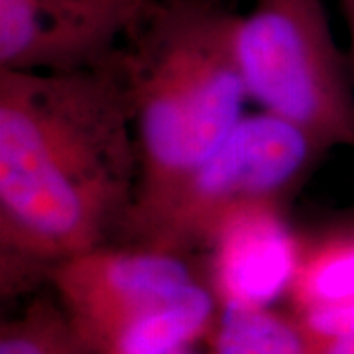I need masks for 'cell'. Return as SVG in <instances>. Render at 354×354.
<instances>
[{"label": "cell", "mask_w": 354, "mask_h": 354, "mask_svg": "<svg viewBox=\"0 0 354 354\" xmlns=\"http://www.w3.org/2000/svg\"><path fill=\"white\" fill-rule=\"evenodd\" d=\"M120 51L67 73L0 69L4 295L127 227L142 164Z\"/></svg>", "instance_id": "cell-1"}, {"label": "cell", "mask_w": 354, "mask_h": 354, "mask_svg": "<svg viewBox=\"0 0 354 354\" xmlns=\"http://www.w3.org/2000/svg\"><path fill=\"white\" fill-rule=\"evenodd\" d=\"M236 20L223 0H158L124 41L142 164L128 223L164 201L244 116Z\"/></svg>", "instance_id": "cell-2"}, {"label": "cell", "mask_w": 354, "mask_h": 354, "mask_svg": "<svg viewBox=\"0 0 354 354\" xmlns=\"http://www.w3.org/2000/svg\"><path fill=\"white\" fill-rule=\"evenodd\" d=\"M323 153L278 116L244 114L164 201L128 223L118 241L195 258L230 213L254 203L286 205Z\"/></svg>", "instance_id": "cell-3"}, {"label": "cell", "mask_w": 354, "mask_h": 354, "mask_svg": "<svg viewBox=\"0 0 354 354\" xmlns=\"http://www.w3.org/2000/svg\"><path fill=\"white\" fill-rule=\"evenodd\" d=\"M236 53L248 97L327 153L354 148V81L321 0H256L239 14Z\"/></svg>", "instance_id": "cell-4"}, {"label": "cell", "mask_w": 354, "mask_h": 354, "mask_svg": "<svg viewBox=\"0 0 354 354\" xmlns=\"http://www.w3.org/2000/svg\"><path fill=\"white\" fill-rule=\"evenodd\" d=\"M193 260L150 246L109 242L53 266L48 281L95 354L114 333L205 279Z\"/></svg>", "instance_id": "cell-5"}, {"label": "cell", "mask_w": 354, "mask_h": 354, "mask_svg": "<svg viewBox=\"0 0 354 354\" xmlns=\"http://www.w3.org/2000/svg\"><path fill=\"white\" fill-rule=\"evenodd\" d=\"M142 22L95 0H0V69L67 73L109 64Z\"/></svg>", "instance_id": "cell-6"}, {"label": "cell", "mask_w": 354, "mask_h": 354, "mask_svg": "<svg viewBox=\"0 0 354 354\" xmlns=\"http://www.w3.org/2000/svg\"><path fill=\"white\" fill-rule=\"evenodd\" d=\"M301 241L283 203H254L230 213L203 252L205 279L218 305L274 307L288 297Z\"/></svg>", "instance_id": "cell-7"}, {"label": "cell", "mask_w": 354, "mask_h": 354, "mask_svg": "<svg viewBox=\"0 0 354 354\" xmlns=\"http://www.w3.org/2000/svg\"><path fill=\"white\" fill-rule=\"evenodd\" d=\"M288 299L293 313L354 305V216L304 236Z\"/></svg>", "instance_id": "cell-8"}, {"label": "cell", "mask_w": 354, "mask_h": 354, "mask_svg": "<svg viewBox=\"0 0 354 354\" xmlns=\"http://www.w3.org/2000/svg\"><path fill=\"white\" fill-rule=\"evenodd\" d=\"M207 342L211 354H307L295 315L276 307H221Z\"/></svg>", "instance_id": "cell-9"}, {"label": "cell", "mask_w": 354, "mask_h": 354, "mask_svg": "<svg viewBox=\"0 0 354 354\" xmlns=\"http://www.w3.org/2000/svg\"><path fill=\"white\" fill-rule=\"evenodd\" d=\"M0 354H93L59 301L36 297L0 329Z\"/></svg>", "instance_id": "cell-10"}, {"label": "cell", "mask_w": 354, "mask_h": 354, "mask_svg": "<svg viewBox=\"0 0 354 354\" xmlns=\"http://www.w3.org/2000/svg\"><path fill=\"white\" fill-rule=\"evenodd\" d=\"M307 354H354V305L295 313Z\"/></svg>", "instance_id": "cell-11"}, {"label": "cell", "mask_w": 354, "mask_h": 354, "mask_svg": "<svg viewBox=\"0 0 354 354\" xmlns=\"http://www.w3.org/2000/svg\"><path fill=\"white\" fill-rule=\"evenodd\" d=\"M97 2L106 4V6H113L116 10L128 14V16H132L134 20L142 22V20L150 14V10H152L153 6H156L158 0H97Z\"/></svg>", "instance_id": "cell-12"}, {"label": "cell", "mask_w": 354, "mask_h": 354, "mask_svg": "<svg viewBox=\"0 0 354 354\" xmlns=\"http://www.w3.org/2000/svg\"><path fill=\"white\" fill-rule=\"evenodd\" d=\"M346 28H348V38H351V51H348V65H351V73L354 81V0H341Z\"/></svg>", "instance_id": "cell-13"}, {"label": "cell", "mask_w": 354, "mask_h": 354, "mask_svg": "<svg viewBox=\"0 0 354 354\" xmlns=\"http://www.w3.org/2000/svg\"><path fill=\"white\" fill-rule=\"evenodd\" d=\"M174 354H195V353H191V351H181V353H174Z\"/></svg>", "instance_id": "cell-14"}]
</instances>
